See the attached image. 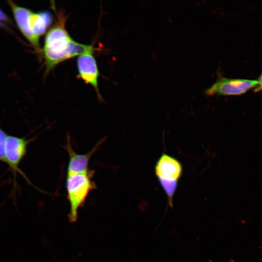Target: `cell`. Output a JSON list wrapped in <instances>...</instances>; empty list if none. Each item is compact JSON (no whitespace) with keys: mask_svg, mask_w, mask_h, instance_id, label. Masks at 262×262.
I'll return each mask as SVG.
<instances>
[{"mask_svg":"<svg viewBox=\"0 0 262 262\" xmlns=\"http://www.w3.org/2000/svg\"><path fill=\"white\" fill-rule=\"evenodd\" d=\"M66 19L59 16L57 23L48 32L45 39L43 54L46 73L59 63L88 52H94L92 45L75 41L65 28Z\"/></svg>","mask_w":262,"mask_h":262,"instance_id":"1","label":"cell"},{"mask_svg":"<svg viewBox=\"0 0 262 262\" xmlns=\"http://www.w3.org/2000/svg\"><path fill=\"white\" fill-rule=\"evenodd\" d=\"M94 171L66 175V187L70 206L68 215L71 222H75L79 208L83 205L89 194L97 186L93 180Z\"/></svg>","mask_w":262,"mask_h":262,"instance_id":"2","label":"cell"},{"mask_svg":"<svg viewBox=\"0 0 262 262\" xmlns=\"http://www.w3.org/2000/svg\"><path fill=\"white\" fill-rule=\"evenodd\" d=\"M182 171V166L180 161L165 153L162 154L155 164V175L167 196L168 204L171 208L173 206V196Z\"/></svg>","mask_w":262,"mask_h":262,"instance_id":"3","label":"cell"},{"mask_svg":"<svg viewBox=\"0 0 262 262\" xmlns=\"http://www.w3.org/2000/svg\"><path fill=\"white\" fill-rule=\"evenodd\" d=\"M258 80L231 79L220 76L217 81L205 90L206 95L238 96L257 87Z\"/></svg>","mask_w":262,"mask_h":262,"instance_id":"4","label":"cell"},{"mask_svg":"<svg viewBox=\"0 0 262 262\" xmlns=\"http://www.w3.org/2000/svg\"><path fill=\"white\" fill-rule=\"evenodd\" d=\"M32 140V138L8 135L6 142L7 165L11 169L14 176L18 173L28 182H30V181L19 168V166L26 154L28 146Z\"/></svg>","mask_w":262,"mask_h":262,"instance_id":"5","label":"cell"},{"mask_svg":"<svg viewBox=\"0 0 262 262\" xmlns=\"http://www.w3.org/2000/svg\"><path fill=\"white\" fill-rule=\"evenodd\" d=\"M106 137L99 141L88 152L84 154L76 153L73 149L70 137L68 133L66 135V144L63 147L68 153V163L66 169V175L83 173L90 170L89 161L93 155L98 150L101 144L106 140Z\"/></svg>","mask_w":262,"mask_h":262,"instance_id":"6","label":"cell"},{"mask_svg":"<svg viewBox=\"0 0 262 262\" xmlns=\"http://www.w3.org/2000/svg\"><path fill=\"white\" fill-rule=\"evenodd\" d=\"M88 52L79 55L77 60L78 77L85 82L92 85L95 90L98 98H102L99 91L98 79L99 75L96 60L93 53Z\"/></svg>","mask_w":262,"mask_h":262,"instance_id":"7","label":"cell"},{"mask_svg":"<svg viewBox=\"0 0 262 262\" xmlns=\"http://www.w3.org/2000/svg\"><path fill=\"white\" fill-rule=\"evenodd\" d=\"M16 24L23 35L36 48L39 47V39L33 34L30 26V15L32 11L9 1Z\"/></svg>","mask_w":262,"mask_h":262,"instance_id":"8","label":"cell"},{"mask_svg":"<svg viewBox=\"0 0 262 262\" xmlns=\"http://www.w3.org/2000/svg\"><path fill=\"white\" fill-rule=\"evenodd\" d=\"M52 21L51 13L49 11L37 13L32 12L30 15V26L34 35L39 39L50 25Z\"/></svg>","mask_w":262,"mask_h":262,"instance_id":"9","label":"cell"},{"mask_svg":"<svg viewBox=\"0 0 262 262\" xmlns=\"http://www.w3.org/2000/svg\"><path fill=\"white\" fill-rule=\"evenodd\" d=\"M8 134L0 127V161L7 164L6 142Z\"/></svg>","mask_w":262,"mask_h":262,"instance_id":"10","label":"cell"},{"mask_svg":"<svg viewBox=\"0 0 262 262\" xmlns=\"http://www.w3.org/2000/svg\"><path fill=\"white\" fill-rule=\"evenodd\" d=\"M258 85L257 86V89L256 91H262V72L261 74L260 75L259 79L258 80Z\"/></svg>","mask_w":262,"mask_h":262,"instance_id":"11","label":"cell"},{"mask_svg":"<svg viewBox=\"0 0 262 262\" xmlns=\"http://www.w3.org/2000/svg\"><path fill=\"white\" fill-rule=\"evenodd\" d=\"M0 20H8V18L6 15L1 10H0Z\"/></svg>","mask_w":262,"mask_h":262,"instance_id":"12","label":"cell"},{"mask_svg":"<svg viewBox=\"0 0 262 262\" xmlns=\"http://www.w3.org/2000/svg\"><path fill=\"white\" fill-rule=\"evenodd\" d=\"M209 262H213L212 261H210ZM228 262H234V261L233 260H230V261H229Z\"/></svg>","mask_w":262,"mask_h":262,"instance_id":"13","label":"cell"}]
</instances>
